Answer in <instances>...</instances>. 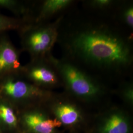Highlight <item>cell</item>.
Instances as JSON below:
<instances>
[{
  "instance_id": "cell-1",
  "label": "cell",
  "mask_w": 133,
  "mask_h": 133,
  "mask_svg": "<svg viewBox=\"0 0 133 133\" xmlns=\"http://www.w3.org/2000/svg\"><path fill=\"white\" fill-rule=\"evenodd\" d=\"M71 51L84 61L97 66L120 68L132 61L128 43L105 29L93 28L78 32L70 42Z\"/></svg>"
},
{
  "instance_id": "cell-2",
  "label": "cell",
  "mask_w": 133,
  "mask_h": 133,
  "mask_svg": "<svg viewBox=\"0 0 133 133\" xmlns=\"http://www.w3.org/2000/svg\"><path fill=\"white\" fill-rule=\"evenodd\" d=\"M59 23H31L19 30L22 50L28 53L31 59L50 55L57 41Z\"/></svg>"
},
{
  "instance_id": "cell-3",
  "label": "cell",
  "mask_w": 133,
  "mask_h": 133,
  "mask_svg": "<svg viewBox=\"0 0 133 133\" xmlns=\"http://www.w3.org/2000/svg\"><path fill=\"white\" fill-rule=\"evenodd\" d=\"M48 57L60 78L72 93L84 98H90L99 93L97 83L76 66L68 61L56 59L50 55Z\"/></svg>"
},
{
  "instance_id": "cell-4",
  "label": "cell",
  "mask_w": 133,
  "mask_h": 133,
  "mask_svg": "<svg viewBox=\"0 0 133 133\" xmlns=\"http://www.w3.org/2000/svg\"><path fill=\"white\" fill-rule=\"evenodd\" d=\"M44 91L26 80L21 74H14L0 79V95L15 102L41 98Z\"/></svg>"
},
{
  "instance_id": "cell-5",
  "label": "cell",
  "mask_w": 133,
  "mask_h": 133,
  "mask_svg": "<svg viewBox=\"0 0 133 133\" xmlns=\"http://www.w3.org/2000/svg\"><path fill=\"white\" fill-rule=\"evenodd\" d=\"M21 75L26 80L39 88L55 85L60 78L48 56L31 59L28 64L23 66Z\"/></svg>"
},
{
  "instance_id": "cell-6",
  "label": "cell",
  "mask_w": 133,
  "mask_h": 133,
  "mask_svg": "<svg viewBox=\"0 0 133 133\" xmlns=\"http://www.w3.org/2000/svg\"><path fill=\"white\" fill-rule=\"evenodd\" d=\"M20 52L9 38L0 36V79L11 74H21L23 66L20 61Z\"/></svg>"
},
{
  "instance_id": "cell-7",
  "label": "cell",
  "mask_w": 133,
  "mask_h": 133,
  "mask_svg": "<svg viewBox=\"0 0 133 133\" xmlns=\"http://www.w3.org/2000/svg\"><path fill=\"white\" fill-rule=\"evenodd\" d=\"M25 120L29 127L37 133H52L55 129L61 125L59 120L48 119L37 111L27 114Z\"/></svg>"
},
{
  "instance_id": "cell-8",
  "label": "cell",
  "mask_w": 133,
  "mask_h": 133,
  "mask_svg": "<svg viewBox=\"0 0 133 133\" xmlns=\"http://www.w3.org/2000/svg\"><path fill=\"white\" fill-rule=\"evenodd\" d=\"M72 3L71 0H46L39 7L38 13L34 19V23L44 22L53 15L65 10Z\"/></svg>"
},
{
  "instance_id": "cell-9",
  "label": "cell",
  "mask_w": 133,
  "mask_h": 133,
  "mask_svg": "<svg viewBox=\"0 0 133 133\" xmlns=\"http://www.w3.org/2000/svg\"><path fill=\"white\" fill-rule=\"evenodd\" d=\"M0 8L8 10L15 15V17L34 22L31 18L32 9L24 1L18 0H0Z\"/></svg>"
},
{
  "instance_id": "cell-10",
  "label": "cell",
  "mask_w": 133,
  "mask_h": 133,
  "mask_svg": "<svg viewBox=\"0 0 133 133\" xmlns=\"http://www.w3.org/2000/svg\"><path fill=\"white\" fill-rule=\"evenodd\" d=\"M54 110L61 123L66 125L75 123L80 117L78 109L70 104L59 103L55 105Z\"/></svg>"
},
{
  "instance_id": "cell-11",
  "label": "cell",
  "mask_w": 133,
  "mask_h": 133,
  "mask_svg": "<svg viewBox=\"0 0 133 133\" xmlns=\"http://www.w3.org/2000/svg\"><path fill=\"white\" fill-rule=\"evenodd\" d=\"M128 125L123 117L119 114L111 115L102 129L103 133H128Z\"/></svg>"
},
{
  "instance_id": "cell-12",
  "label": "cell",
  "mask_w": 133,
  "mask_h": 133,
  "mask_svg": "<svg viewBox=\"0 0 133 133\" xmlns=\"http://www.w3.org/2000/svg\"><path fill=\"white\" fill-rule=\"evenodd\" d=\"M31 23L32 22L15 17L8 16L0 12V33L10 30L19 31L25 26Z\"/></svg>"
},
{
  "instance_id": "cell-13",
  "label": "cell",
  "mask_w": 133,
  "mask_h": 133,
  "mask_svg": "<svg viewBox=\"0 0 133 133\" xmlns=\"http://www.w3.org/2000/svg\"><path fill=\"white\" fill-rule=\"evenodd\" d=\"M0 119L10 126H14L16 123L17 119L13 108L4 99L0 100Z\"/></svg>"
},
{
  "instance_id": "cell-14",
  "label": "cell",
  "mask_w": 133,
  "mask_h": 133,
  "mask_svg": "<svg viewBox=\"0 0 133 133\" xmlns=\"http://www.w3.org/2000/svg\"><path fill=\"white\" fill-rule=\"evenodd\" d=\"M92 8L98 9H104L111 5L113 2L110 0H94L88 2Z\"/></svg>"
},
{
  "instance_id": "cell-15",
  "label": "cell",
  "mask_w": 133,
  "mask_h": 133,
  "mask_svg": "<svg viewBox=\"0 0 133 133\" xmlns=\"http://www.w3.org/2000/svg\"><path fill=\"white\" fill-rule=\"evenodd\" d=\"M123 19L124 22L131 28L133 27V8L130 5L126 8L123 13Z\"/></svg>"
}]
</instances>
